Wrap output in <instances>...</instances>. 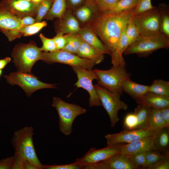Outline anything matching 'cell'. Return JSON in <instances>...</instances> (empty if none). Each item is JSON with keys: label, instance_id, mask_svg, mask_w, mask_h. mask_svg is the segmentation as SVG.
<instances>
[{"label": "cell", "instance_id": "cell-37", "mask_svg": "<svg viewBox=\"0 0 169 169\" xmlns=\"http://www.w3.org/2000/svg\"><path fill=\"white\" fill-rule=\"evenodd\" d=\"M119 0H95V3L100 14L110 12Z\"/></svg>", "mask_w": 169, "mask_h": 169}, {"label": "cell", "instance_id": "cell-47", "mask_svg": "<svg viewBox=\"0 0 169 169\" xmlns=\"http://www.w3.org/2000/svg\"><path fill=\"white\" fill-rule=\"evenodd\" d=\"M12 156L0 160V169H10L13 160Z\"/></svg>", "mask_w": 169, "mask_h": 169}, {"label": "cell", "instance_id": "cell-17", "mask_svg": "<svg viewBox=\"0 0 169 169\" xmlns=\"http://www.w3.org/2000/svg\"><path fill=\"white\" fill-rule=\"evenodd\" d=\"M54 26L56 33L64 35L77 33L81 28L73 12L67 8L63 15L55 22Z\"/></svg>", "mask_w": 169, "mask_h": 169}, {"label": "cell", "instance_id": "cell-18", "mask_svg": "<svg viewBox=\"0 0 169 169\" xmlns=\"http://www.w3.org/2000/svg\"><path fill=\"white\" fill-rule=\"evenodd\" d=\"M81 27L88 26L100 14L94 3L87 1L84 5L73 12Z\"/></svg>", "mask_w": 169, "mask_h": 169}, {"label": "cell", "instance_id": "cell-25", "mask_svg": "<svg viewBox=\"0 0 169 169\" xmlns=\"http://www.w3.org/2000/svg\"><path fill=\"white\" fill-rule=\"evenodd\" d=\"M67 9L66 0H54L51 7L43 19L52 20L55 18L59 19Z\"/></svg>", "mask_w": 169, "mask_h": 169}, {"label": "cell", "instance_id": "cell-45", "mask_svg": "<svg viewBox=\"0 0 169 169\" xmlns=\"http://www.w3.org/2000/svg\"><path fill=\"white\" fill-rule=\"evenodd\" d=\"M67 8L73 12L84 5L87 0H66Z\"/></svg>", "mask_w": 169, "mask_h": 169}, {"label": "cell", "instance_id": "cell-54", "mask_svg": "<svg viewBox=\"0 0 169 169\" xmlns=\"http://www.w3.org/2000/svg\"><path fill=\"white\" fill-rule=\"evenodd\" d=\"M25 0L27 1L31 2V0Z\"/></svg>", "mask_w": 169, "mask_h": 169}, {"label": "cell", "instance_id": "cell-19", "mask_svg": "<svg viewBox=\"0 0 169 169\" xmlns=\"http://www.w3.org/2000/svg\"><path fill=\"white\" fill-rule=\"evenodd\" d=\"M137 103L147 106L151 109L160 110L169 106V97L160 95L148 92Z\"/></svg>", "mask_w": 169, "mask_h": 169}, {"label": "cell", "instance_id": "cell-8", "mask_svg": "<svg viewBox=\"0 0 169 169\" xmlns=\"http://www.w3.org/2000/svg\"><path fill=\"white\" fill-rule=\"evenodd\" d=\"M4 77L10 85H17L21 88L28 97H30L35 91L43 89L57 88L55 84L42 82L32 73L18 71L11 73Z\"/></svg>", "mask_w": 169, "mask_h": 169}, {"label": "cell", "instance_id": "cell-5", "mask_svg": "<svg viewBox=\"0 0 169 169\" xmlns=\"http://www.w3.org/2000/svg\"><path fill=\"white\" fill-rule=\"evenodd\" d=\"M52 106L56 109L59 118V127L65 136L72 132L73 124L78 116L85 113L87 110L80 106L67 102L60 98L54 97Z\"/></svg>", "mask_w": 169, "mask_h": 169}, {"label": "cell", "instance_id": "cell-7", "mask_svg": "<svg viewBox=\"0 0 169 169\" xmlns=\"http://www.w3.org/2000/svg\"><path fill=\"white\" fill-rule=\"evenodd\" d=\"M102 105L108 113L110 126L114 127L119 120L118 113L120 110H125L128 105L120 99V95L110 91L97 84L94 85Z\"/></svg>", "mask_w": 169, "mask_h": 169}, {"label": "cell", "instance_id": "cell-53", "mask_svg": "<svg viewBox=\"0 0 169 169\" xmlns=\"http://www.w3.org/2000/svg\"><path fill=\"white\" fill-rule=\"evenodd\" d=\"M2 70H0V77L1 76V75H2Z\"/></svg>", "mask_w": 169, "mask_h": 169}, {"label": "cell", "instance_id": "cell-2", "mask_svg": "<svg viewBox=\"0 0 169 169\" xmlns=\"http://www.w3.org/2000/svg\"><path fill=\"white\" fill-rule=\"evenodd\" d=\"M33 128L26 126L15 131L11 143L15 153L20 154L25 159L30 161L38 169H43V165L38 158L33 142Z\"/></svg>", "mask_w": 169, "mask_h": 169}, {"label": "cell", "instance_id": "cell-48", "mask_svg": "<svg viewBox=\"0 0 169 169\" xmlns=\"http://www.w3.org/2000/svg\"><path fill=\"white\" fill-rule=\"evenodd\" d=\"M164 121L166 128L169 127V106L165 107L160 110Z\"/></svg>", "mask_w": 169, "mask_h": 169}, {"label": "cell", "instance_id": "cell-14", "mask_svg": "<svg viewBox=\"0 0 169 169\" xmlns=\"http://www.w3.org/2000/svg\"><path fill=\"white\" fill-rule=\"evenodd\" d=\"M38 5L25 0H2L0 8L22 18L30 16L35 17Z\"/></svg>", "mask_w": 169, "mask_h": 169}, {"label": "cell", "instance_id": "cell-13", "mask_svg": "<svg viewBox=\"0 0 169 169\" xmlns=\"http://www.w3.org/2000/svg\"><path fill=\"white\" fill-rule=\"evenodd\" d=\"M156 133L148 127H146L139 129L124 130L119 133L107 134L105 137L107 146H110L130 143Z\"/></svg>", "mask_w": 169, "mask_h": 169}, {"label": "cell", "instance_id": "cell-23", "mask_svg": "<svg viewBox=\"0 0 169 169\" xmlns=\"http://www.w3.org/2000/svg\"><path fill=\"white\" fill-rule=\"evenodd\" d=\"M149 86L137 83L131 79L125 81L122 89L124 91L134 99L137 103L149 92Z\"/></svg>", "mask_w": 169, "mask_h": 169}, {"label": "cell", "instance_id": "cell-24", "mask_svg": "<svg viewBox=\"0 0 169 169\" xmlns=\"http://www.w3.org/2000/svg\"><path fill=\"white\" fill-rule=\"evenodd\" d=\"M126 26L123 30L115 52L111 56V63L113 66H125V62L123 57V54L127 47V40L125 33Z\"/></svg>", "mask_w": 169, "mask_h": 169}, {"label": "cell", "instance_id": "cell-42", "mask_svg": "<svg viewBox=\"0 0 169 169\" xmlns=\"http://www.w3.org/2000/svg\"><path fill=\"white\" fill-rule=\"evenodd\" d=\"M43 169H83L81 165L73 163L63 165H43Z\"/></svg>", "mask_w": 169, "mask_h": 169}, {"label": "cell", "instance_id": "cell-30", "mask_svg": "<svg viewBox=\"0 0 169 169\" xmlns=\"http://www.w3.org/2000/svg\"><path fill=\"white\" fill-rule=\"evenodd\" d=\"M66 43L61 50L77 55L82 39L78 33L65 34Z\"/></svg>", "mask_w": 169, "mask_h": 169}, {"label": "cell", "instance_id": "cell-15", "mask_svg": "<svg viewBox=\"0 0 169 169\" xmlns=\"http://www.w3.org/2000/svg\"><path fill=\"white\" fill-rule=\"evenodd\" d=\"M130 155L119 153L102 161L86 166L84 169H136Z\"/></svg>", "mask_w": 169, "mask_h": 169}, {"label": "cell", "instance_id": "cell-26", "mask_svg": "<svg viewBox=\"0 0 169 169\" xmlns=\"http://www.w3.org/2000/svg\"><path fill=\"white\" fill-rule=\"evenodd\" d=\"M160 15V32L169 38V7L166 4L160 3L158 7Z\"/></svg>", "mask_w": 169, "mask_h": 169}, {"label": "cell", "instance_id": "cell-39", "mask_svg": "<svg viewBox=\"0 0 169 169\" xmlns=\"http://www.w3.org/2000/svg\"><path fill=\"white\" fill-rule=\"evenodd\" d=\"M146 152H143L130 155L133 163L137 169H146Z\"/></svg>", "mask_w": 169, "mask_h": 169}, {"label": "cell", "instance_id": "cell-43", "mask_svg": "<svg viewBox=\"0 0 169 169\" xmlns=\"http://www.w3.org/2000/svg\"><path fill=\"white\" fill-rule=\"evenodd\" d=\"M53 38L57 50H62L66 44L67 40L65 35L61 33H57L56 35Z\"/></svg>", "mask_w": 169, "mask_h": 169}, {"label": "cell", "instance_id": "cell-16", "mask_svg": "<svg viewBox=\"0 0 169 169\" xmlns=\"http://www.w3.org/2000/svg\"><path fill=\"white\" fill-rule=\"evenodd\" d=\"M156 133L126 144H120V153L131 155L155 149L154 141Z\"/></svg>", "mask_w": 169, "mask_h": 169}, {"label": "cell", "instance_id": "cell-6", "mask_svg": "<svg viewBox=\"0 0 169 169\" xmlns=\"http://www.w3.org/2000/svg\"><path fill=\"white\" fill-rule=\"evenodd\" d=\"M125 67L113 66L108 70L94 69L98 78V84L110 91L122 95L123 82L131 79L130 74L127 72Z\"/></svg>", "mask_w": 169, "mask_h": 169}, {"label": "cell", "instance_id": "cell-9", "mask_svg": "<svg viewBox=\"0 0 169 169\" xmlns=\"http://www.w3.org/2000/svg\"><path fill=\"white\" fill-rule=\"evenodd\" d=\"M41 60L49 64L59 63L67 64L72 68L91 69L96 64L94 61L81 58L77 55L63 50L52 52H42Z\"/></svg>", "mask_w": 169, "mask_h": 169}, {"label": "cell", "instance_id": "cell-40", "mask_svg": "<svg viewBox=\"0 0 169 169\" xmlns=\"http://www.w3.org/2000/svg\"><path fill=\"white\" fill-rule=\"evenodd\" d=\"M151 0H138L137 4L133 11V15L139 13L150 10L154 8L151 3Z\"/></svg>", "mask_w": 169, "mask_h": 169}, {"label": "cell", "instance_id": "cell-10", "mask_svg": "<svg viewBox=\"0 0 169 169\" xmlns=\"http://www.w3.org/2000/svg\"><path fill=\"white\" fill-rule=\"evenodd\" d=\"M160 12L158 7L136 14L132 15L133 21L140 35H152L160 31Z\"/></svg>", "mask_w": 169, "mask_h": 169}, {"label": "cell", "instance_id": "cell-36", "mask_svg": "<svg viewBox=\"0 0 169 169\" xmlns=\"http://www.w3.org/2000/svg\"><path fill=\"white\" fill-rule=\"evenodd\" d=\"M54 0H42L38 5L35 17L36 22H41L50 9Z\"/></svg>", "mask_w": 169, "mask_h": 169}, {"label": "cell", "instance_id": "cell-34", "mask_svg": "<svg viewBox=\"0 0 169 169\" xmlns=\"http://www.w3.org/2000/svg\"><path fill=\"white\" fill-rule=\"evenodd\" d=\"M47 24L45 21L36 22L31 25L20 28L19 31L22 36H30L37 33Z\"/></svg>", "mask_w": 169, "mask_h": 169}, {"label": "cell", "instance_id": "cell-31", "mask_svg": "<svg viewBox=\"0 0 169 169\" xmlns=\"http://www.w3.org/2000/svg\"><path fill=\"white\" fill-rule=\"evenodd\" d=\"M149 92L169 97V82L161 79H156L149 86Z\"/></svg>", "mask_w": 169, "mask_h": 169}, {"label": "cell", "instance_id": "cell-49", "mask_svg": "<svg viewBox=\"0 0 169 169\" xmlns=\"http://www.w3.org/2000/svg\"><path fill=\"white\" fill-rule=\"evenodd\" d=\"M36 22L35 17L30 16H25L21 19V25L25 26L31 25Z\"/></svg>", "mask_w": 169, "mask_h": 169}, {"label": "cell", "instance_id": "cell-3", "mask_svg": "<svg viewBox=\"0 0 169 169\" xmlns=\"http://www.w3.org/2000/svg\"><path fill=\"white\" fill-rule=\"evenodd\" d=\"M42 52L34 41L16 45L11 55L18 71L31 73L33 65L41 60Z\"/></svg>", "mask_w": 169, "mask_h": 169}, {"label": "cell", "instance_id": "cell-12", "mask_svg": "<svg viewBox=\"0 0 169 169\" xmlns=\"http://www.w3.org/2000/svg\"><path fill=\"white\" fill-rule=\"evenodd\" d=\"M119 153L120 144L107 146L99 149L92 148L83 156L76 158L74 162L84 169L86 166L105 160Z\"/></svg>", "mask_w": 169, "mask_h": 169}, {"label": "cell", "instance_id": "cell-4", "mask_svg": "<svg viewBox=\"0 0 169 169\" xmlns=\"http://www.w3.org/2000/svg\"><path fill=\"white\" fill-rule=\"evenodd\" d=\"M169 47V38L160 33L152 35H140L137 40L124 51V55L137 54L146 56L155 51Z\"/></svg>", "mask_w": 169, "mask_h": 169}, {"label": "cell", "instance_id": "cell-11", "mask_svg": "<svg viewBox=\"0 0 169 169\" xmlns=\"http://www.w3.org/2000/svg\"><path fill=\"white\" fill-rule=\"evenodd\" d=\"M72 68L77 77V80L74 85L77 88H82L88 92L90 96L89 106H102L98 95L93 84V81L95 79L97 80L98 79L93 70L75 67Z\"/></svg>", "mask_w": 169, "mask_h": 169}, {"label": "cell", "instance_id": "cell-21", "mask_svg": "<svg viewBox=\"0 0 169 169\" xmlns=\"http://www.w3.org/2000/svg\"><path fill=\"white\" fill-rule=\"evenodd\" d=\"M21 19L0 8V31L3 33L20 28Z\"/></svg>", "mask_w": 169, "mask_h": 169}, {"label": "cell", "instance_id": "cell-46", "mask_svg": "<svg viewBox=\"0 0 169 169\" xmlns=\"http://www.w3.org/2000/svg\"><path fill=\"white\" fill-rule=\"evenodd\" d=\"M169 157L163 159L156 163L152 165L147 169H169Z\"/></svg>", "mask_w": 169, "mask_h": 169}, {"label": "cell", "instance_id": "cell-51", "mask_svg": "<svg viewBox=\"0 0 169 169\" xmlns=\"http://www.w3.org/2000/svg\"><path fill=\"white\" fill-rule=\"evenodd\" d=\"M11 60V59L9 57H6L3 59H0V70L4 68Z\"/></svg>", "mask_w": 169, "mask_h": 169}, {"label": "cell", "instance_id": "cell-33", "mask_svg": "<svg viewBox=\"0 0 169 169\" xmlns=\"http://www.w3.org/2000/svg\"><path fill=\"white\" fill-rule=\"evenodd\" d=\"M125 33L127 40V48L133 44L140 35L138 28L133 21L132 16L127 24Z\"/></svg>", "mask_w": 169, "mask_h": 169}, {"label": "cell", "instance_id": "cell-29", "mask_svg": "<svg viewBox=\"0 0 169 169\" xmlns=\"http://www.w3.org/2000/svg\"><path fill=\"white\" fill-rule=\"evenodd\" d=\"M169 144V129L165 128L157 132L154 141L155 148L162 152H166Z\"/></svg>", "mask_w": 169, "mask_h": 169}, {"label": "cell", "instance_id": "cell-22", "mask_svg": "<svg viewBox=\"0 0 169 169\" xmlns=\"http://www.w3.org/2000/svg\"><path fill=\"white\" fill-rule=\"evenodd\" d=\"M104 54L103 52L82 39L77 55L81 58L92 60L97 64L104 60Z\"/></svg>", "mask_w": 169, "mask_h": 169}, {"label": "cell", "instance_id": "cell-50", "mask_svg": "<svg viewBox=\"0 0 169 169\" xmlns=\"http://www.w3.org/2000/svg\"><path fill=\"white\" fill-rule=\"evenodd\" d=\"M23 169H38V168L30 161L25 159L24 162Z\"/></svg>", "mask_w": 169, "mask_h": 169}, {"label": "cell", "instance_id": "cell-38", "mask_svg": "<svg viewBox=\"0 0 169 169\" xmlns=\"http://www.w3.org/2000/svg\"><path fill=\"white\" fill-rule=\"evenodd\" d=\"M39 36L42 43V46L40 48L42 51L52 52L57 50L53 38H50L46 37L42 33H40Z\"/></svg>", "mask_w": 169, "mask_h": 169}, {"label": "cell", "instance_id": "cell-32", "mask_svg": "<svg viewBox=\"0 0 169 169\" xmlns=\"http://www.w3.org/2000/svg\"><path fill=\"white\" fill-rule=\"evenodd\" d=\"M167 157H169L168 151L163 153L156 149L146 151L145 156L146 169H147L152 165Z\"/></svg>", "mask_w": 169, "mask_h": 169}, {"label": "cell", "instance_id": "cell-52", "mask_svg": "<svg viewBox=\"0 0 169 169\" xmlns=\"http://www.w3.org/2000/svg\"><path fill=\"white\" fill-rule=\"evenodd\" d=\"M87 1H91V2H94L95 3V0H87Z\"/></svg>", "mask_w": 169, "mask_h": 169}, {"label": "cell", "instance_id": "cell-1", "mask_svg": "<svg viewBox=\"0 0 169 169\" xmlns=\"http://www.w3.org/2000/svg\"><path fill=\"white\" fill-rule=\"evenodd\" d=\"M134 9L118 13L109 12L100 14L86 26L95 33L110 56L115 52Z\"/></svg>", "mask_w": 169, "mask_h": 169}, {"label": "cell", "instance_id": "cell-41", "mask_svg": "<svg viewBox=\"0 0 169 169\" xmlns=\"http://www.w3.org/2000/svg\"><path fill=\"white\" fill-rule=\"evenodd\" d=\"M137 125V119L135 114L130 113L125 117L123 128L125 130H131L136 129Z\"/></svg>", "mask_w": 169, "mask_h": 169}, {"label": "cell", "instance_id": "cell-28", "mask_svg": "<svg viewBox=\"0 0 169 169\" xmlns=\"http://www.w3.org/2000/svg\"><path fill=\"white\" fill-rule=\"evenodd\" d=\"M151 109L146 106L138 104L135 108V114L137 121L136 129L147 127V124Z\"/></svg>", "mask_w": 169, "mask_h": 169}, {"label": "cell", "instance_id": "cell-27", "mask_svg": "<svg viewBox=\"0 0 169 169\" xmlns=\"http://www.w3.org/2000/svg\"><path fill=\"white\" fill-rule=\"evenodd\" d=\"M147 126L156 132L166 128L160 110L151 109Z\"/></svg>", "mask_w": 169, "mask_h": 169}, {"label": "cell", "instance_id": "cell-20", "mask_svg": "<svg viewBox=\"0 0 169 169\" xmlns=\"http://www.w3.org/2000/svg\"><path fill=\"white\" fill-rule=\"evenodd\" d=\"M77 33L85 42L101 51L105 54L109 55L104 44L95 33L89 27H81Z\"/></svg>", "mask_w": 169, "mask_h": 169}, {"label": "cell", "instance_id": "cell-35", "mask_svg": "<svg viewBox=\"0 0 169 169\" xmlns=\"http://www.w3.org/2000/svg\"><path fill=\"white\" fill-rule=\"evenodd\" d=\"M138 0H119L113 7L110 12L118 13L134 9Z\"/></svg>", "mask_w": 169, "mask_h": 169}, {"label": "cell", "instance_id": "cell-44", "mask_svg": "<svg viewBox=\"0 0 169 169\" xmlns=\"http://www.w3.org/2000/svg\"><path fill=\"white\" fill-rule=\"evenodd\" d=\"M13 160L11 169H23L24 162L25 159L19 153H14Z\"/></svg>", "mask_w": 169, "mask_h": 169}]
</instances>
